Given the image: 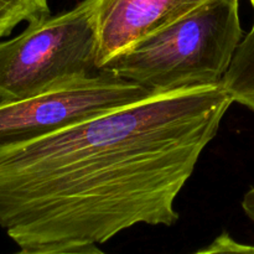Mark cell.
I'll use <instances>...</instances> for the list:
<instances>
[{
    "mask_svg": "<svg viewBox=\"0 0 254 254\" xmlns=\"http://www.w3.org/2000/svg\"><path fill=\"white\" fill-rule=\"evenodd\" d=\"M223 88L233 103L242 104L254 112V52H236L230 68L222 79Z\"/></svg>",
    "mask_w": 254,
    "mask_h": 254,
    "instance_id": "cell-6",
    "label": "cell"
},
{
    "mask_svg": "<svg viewBox=\"0 0 254 254\" xmlns=\"http://www.w3.org/2000/svg\"><path fill=\"white\" fill-rule=\"evenodd\" d=\"M236 52L238 54H253L254 52V22L252 29L243 36V40Z\"/></svg>",
    "mask_w": 254,
    "mask_h": 254,
    "instance_id": "cell-10",
    "label": "cell"
},
{
    "mask_svg": "<svg viewBox=\"0 0 254 254\" xmlns=\"http://www.w3.org/2000/svg\"><path fill=\"white\" fill-rule=\"evenodd\" d=\"M93 0L27 22L0 42V102L37 96L99 72Z\"/></svg>",
    "mask_w": 254,
    "mask_h": 254,
    "instance_id": "cell-3",
    "label": "cell"
},
{
    "mask_svg": "<svg viewBox=\"0 0 254 254\" xmlns=\"http://www.w3.org/2000/svg\"><path fill=\"white\" fill-rule=\"evenodd\" d=\"M193 254H254V246L237 242L227 232H223L210 246Z\"/></svg>",
    "mask_w": 254,
    "mask_h": 254,
    "instance_id": "cell-8",
    "label": "cell"
},
{
    "mask_svg": "<svg viewBox=\"0 0 254 254\" xmlns=\"http://www.w3.org/2000/svg\"><path fill=\"white\" fill-rule=\"evenodd\" d=\"M49 15V0H0V39L9 36L21 22H31Z\"/></svg>",
    "mask_w": 254,
    "mask_h": 254,
    "instance_id": "cell-7",
    "label": "cell"
},
{
    "mask_svg": "<svg viewBox=\"0 0 254 254\" xmlns=\"http://www.w3.org/2000/svg\"><path fill=\"white\" fill-rule=\"evenodd\" d=\"M151 94L99 69L37 96L0 102V148L50 135Z\"/></svg>",
    "mask_w": 254,
    "mask_h": 254,
    "instance_id": "cell-4",
    "label": "cell"
},
{
    "mask_svg": "<svg viewBox=\"0 0 254 254\" xmlns=\"http://www.w3.org/2000/svg\"><path fill=\"white\" fill-rule=\"evenodd\" d=\"M240 0H211L112 57L102 71L153 94L222 83L243 40Z\"/></svg>",
    "mask_w": 254,
    "mask_h": 254,
    "instance_id": "cell-2",
    "label": "cell"
},
{
    "mask_svg": "<svg viewBox=\"0 0 254 254\" xmlns=\"http://www.w3.org/2000/svg\"><path fill=\"white\" fill-rule=\"evenodd\" d=\"M16 254H107L99 250L94 243L83 245H69L54 248H42V250H21Z\"/></svg>",
    "mask_w": 254,
    "mask_h": 254,
    "instance_id": "cell-9",
    "label": "cell"
},
{
    "mask_svg": "<svg viewBox=\"0 0 254 254\" xmlns=\"http://www.w3.org/2000/svg\"><path fill=\"white\" fill-rule=\"evenodd\" d=\"M211 0H93L99 69L112 57Z\"/></svg>",
    "mask_w": 254,
    "mask_h": 254,
    "instance_id": "cell-5",
    "label": "cell"
},
{
    "mask_svg": "<svg viewBox=\"0 0 254 254\" xmlns=\"http://www.w3.org/2000/svg\"><path fill=\"white\" fill-rule=\"evenodd\" d=\"M233 103L222 84L151 94L0 148V227L21 250L173 226L175 200Z\"/></svg>",
    "mask_w": 254,
    "mask_h": 254,
    "instance_id": "cell-1",
    "label": "cell"
},
{
    "mask_svg": "<svg viewBox=\"0 0 254 254\" xmlns=\"http://www.w3.org/2000/svg\"><path fill=\"white\" fill-rule=\"evenodd\" d=\"M242 208L250 220L254 223V188L251 189L242 200Z\"/></svg>",
    "mask_w": 254,
    "mask_h": 254,
    "instance_id": "cell-11",
    "label": "cell"
},
{
    "mask_svg": "<svg viewBox=\"0 0 254 254\" xmlns=\"http://www.w3.org/2000/svg\"><path fill=\"white\" fill-rule=\"evenodd\" d=\"M250 1H251V4H252V6L254 7V0H250Z\"/></svg>",
    "mask_w": 254,
    "mask_h": 254,
    "instance_id": "cell-12",
    "label": "cell"
}]
</instances>
